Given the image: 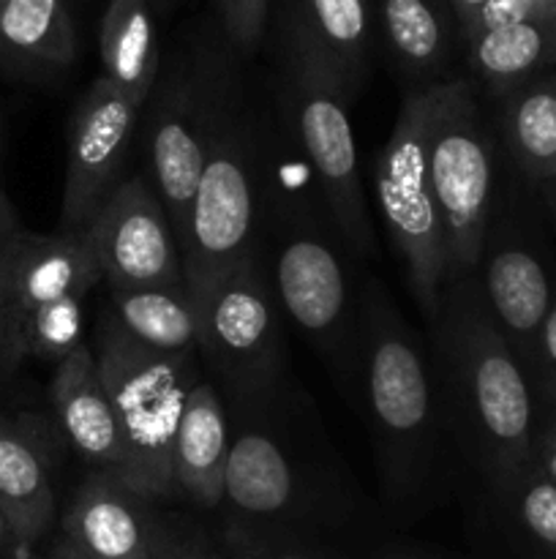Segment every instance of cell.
I'll list each match as a JSON object with an SVG mask.
<instances>
[{
	"label": "cell",
	"mask_w": 556,
	"mask_h": 559,
	"mask_svg": "<svg viewBox=\"0 0 556 559\" xmlns=\"http://www.w3.org/2000/svg\"><path fill=\"white\" fill-rule=\"evenodd\" d=\"M347 251L311 169L278 120H267L256 260L287 322L352 388L358 382L360 289Z\"/></svg>",
	"instance_id": "cell-1"
},
{
	"label": "cell",
	"mask_w": 556,
	"mask_h": 559,
	"mask_svg": "<svg viewBox=\"0 0 556 559\" xmlns=\"http://www.w3.org/2000/svg\"><path fill=\"white\" fill-rule=\"evenodd\" d=\"M431 325V366L442 418L496 497L532 464L537 391L505 342L478 273L450 278Z\"/></svg>",
	"instance_id": "cell-2"
},
{
	"label": "cell",
	"mask_w": 556,
	"mask_h": 559,
	"mask_svg": "<svg viewBox=\"0 0 556 559\" xmlns=\"http://www.w3.org/2000/svg\"><path fill=\"white\" fill-rule=\"evenodd\" d=\"M358 382L382 489L412 502L431 489L445 418L431 355L376 278L360 287Z\"/></svg>",
	"instance_id": "cell-3"
},
{
	"label": "cell",
	"mask_w": 556,
	"mask_h": 559,
	"mask_svg": "<svg viewBox=\"0 0 556 559\" xmlns=\"http://www.w3.org/2000/svg\"><path fill=\"white\" fill-rule=\"evenodd\" d=\"M273 14L278 126L314 175L347 249L354 257L374 254V227L349 120L352 96L314 36L276 5Z\"/></svg>",
	"instance_id": "cell-4"
},
{
	"label": "cell",
	"mask_w": 556,
	"mask_h": 559,
	"mask_svg": "<svg viewBox=\"0 0 556 559\" xmlns=\"http://www.w3.org/2000/svg\"><path fill=\"white\" fill-rule=\"evenodd\" d=\"M240 87L238 52L218 25L213 33H196L169 66L161 60L156 85L142 107L147 118V180L172 218L180 254L202 167Z\"/></svg>",
	"instance_id": "cell-5"
},
{
	"label": "cell",
	"mask_w": 556,
	"mask_h": 559,
	"mask_svg": "<svg viewBox=\"0 0 556 559\" xmlns=\"http://www.w3.org/2000/svg\"><path fill=\"white\" fill-rule=\"evenodd\" d=\"M93 358L109 393L129 459V489L147 502L174 497L172 451L191 391L200 385V353L145 347L107 309L93 333Z\"/></svg>",
	"instance_id": "cell-6"
},
{
	"label": "cell",
	"mask_w": 556,
	"mask_h": 559,
	"mask_svg": "<svg viewBox=\"0 0 556 559\" xmlns=\"http://www.w3.org/2000/svg\"><path fill=\"white\" fill-rule=\"evenodd\" d=\"M265 123L240 87L218 126L189 211L183 267L191 293L256 257Z\"/></svg>",
	"instance_id": "cell-7"
},
{
	"label": "cell",
	"mask_w": 556,
	"mask_h": 559,
	"mask_svg": "<svg viewBox=\"0 0 556 559\" xmlns=\"http://www.w3.org/2000/svg\"><path fill=\"white\" fill-rule=\"evenodd\" d=\"M425 153L445 227L447 282L472 276L496 211V147L469 76L425 87Z\"/></svg>",
	"instance_id": "cell-8"
},
{
	"label": "cell",
	"mask_w": 556,
	"mask_h": 559,
	"mask_svg": "<svg viewBox=\"0 0 556 559\" xmlns=\"http://www.w3.org/2000/svg\"><path fill=\"white\" fill-rule=\"evenodd\" d=\"M191 298L200 317V355L227 409L276 402L287 369V317L259 260L223 273Z\"/></svg>",
	"instance_id": "cell-9"
},
{
	"label": "cell",
	"mask_w": 556,
	"mask_h": 559,
	"mask_svg": "<svg viewBox=\"0 0 556 559\" xmlns=\"http://www.w3.org/2000/svg\"><path fill=\"white\" fill-rule=\"evenodd\" d=\"M374 189L390 243L403 262L409 293L431 322L450 262L425 153V87L403 93L390 140L376 156Z\"/></svg>",
	"instance_id": "cell-10"
},
{
	"label": "cell",
	"mask_w": 556,
	"mask_h": 559,
	"mask_svg": "<svg viewBox=\"0 0 556 559\" xmlns=\"http://www.w3.org/2000/svg\"><path fill=\"white\" fill-rule=\"evenodd\" d=\"M232 424L223 506L234 522L278 527L322 506V469L278 420V399L259 407L227 409Z\"/></svg>",
	"instance_id": "cell-11"
},
{
	"label": "cell",
	"mask_w": 556,
	"mask_h": 559,
	"mask_svg": "<svg viewBox=\"0 0 556 559\" xmlns=\"http://www.w3.org/2000/svg\"><path fill=\"white\" fill-rule=\"evenodd\" d=\"M140 115V104L104 76L93 80L82 93L69 120V156L60 200L63 233H85L120 189Z\"/></svg>",
	"instance_id": "cell-12"
},
{
	"label": "cell",
	"mask_w": 556,
	"mask_h": 559,
	"mask_svg": "<svg viewBox=\"0 0 556 559\" xmlns=\"http://www.w3.org/2000/svg\"><path fill=\"white\" fill-rule=\"evenodd\" d=\"M85 233L109 289L189 284L172 218L145 175L125 178Z\"/></svg>",
	"instance_id": "cell-13"
},
{
	"label": "cell",
	"mask_w": 556,
	"mask_h": 559,
	"mask_svg": "<svg viewBox=\"0 0 556 559\" xmlns=\"http://www.w3.org/2000/svg\"><path fill=\"white\" fill-rule=\"evenodd\" d=\"M478 278L496 328L534 385L537 338L556 298V284L527 235L496 211L485 233Z\"/></svg>",
	"instance_id": "cell-14"
},
{
	"label": "cell",
	"mask_w": 556,
	"mask_h": 559,
	"mask_svg": "<svg viewBox=\"0 0 556 559\" xmlns=\"http://www.w3.org/2000/svg\"><path fill=\"white\" fill-rule=\"evenodd\" d=\"M3 251L5 311L14 317L47 304L80 298L101 278L87 233H16L0 246Z\"/></svg>",
	"instance_id": "cell-15"
},
{
	"label": "cell",
	"mask_w": 556,
	"mask_h": 559,
	"mask_svg": "<svg viewBox=\"0 0 556 559\" xmlns=\"http://www.w3.org/2000/svg\"><path fill=\"white\" fill-rule=\"evenodd\" d=\"M376 38L407 91L458 76L461 27L450 0H371Z\"/></svg>",
	"instance_id": "cell-16"
},
{
	"label": "cell",
	"mask_w": 556,
	"mask_h": 559,
	"mask_svg": "<svg viewBox=\"0 0 556 559\" xmlns=\"http://www.w3.org/2000/svg\"><path fill=\"white\" fill-rule=\"evenodd\" d=\"M49 402L60 431L76 456L96 473H107L129 486V459L118 415L98 374L90 344H80L69 358L55 366Z\"/></svg>",
	"instance_id": "cell-17"
},
{
	"label": "cell",
	"mask_w": 556,
	"mask_h": 559,
	"mask_svg": "<svg viewBox=\"0 0 556 559\" xmlns=\"http://www.w3.org/2000/svg\"><path fill=\"white\" fill-rule=\"evenodd\" d=\"M150 502L107 473L87 475L71 497L60 535L98 559H153Z\"/></svg>",
	"instance_id": "cell-18"
},
{
	"label": "cell",
	"mask_w": 556,
	"mask_h": 559,
	"mask_svg": "<svg viewBox=\"0 0 556 559\" xmlns=\"http://www.w3.org/2000/svg\"><path fill=\"white\" fill-rule=\"evenodd\" d=\"M55 489L49 459L27 418L0 413V513L16 549L27 551L52 527Z\"/></svg>",
	"instance_id": "cell-19"
},
{
	"label": "cell",
	"mask_w": 556,
	"mask_h": 559,
	"mask_svg": "<svg viewBox=\"0 0 556 559\" xmlns=\"http://www.w3.org/2000/svg\"><path fill=\"white\" fill-rule=\"evenodd\" d=\"M229 442H232V424H229L227 404L216 385L200 382L191 391L174 437V495H183L191 506L205 511L221 508Z\"/></svg>",
	"instance_id": "cell-20"
},
{
	"label": "cell",
	"mask_w": 556,
	"mask_h": 559,
	"mask_svg": "<svg viewBox=\"0 0 556 559\" xmlns=\"http://www.w3.org/2000/svg\"><path fill=\"white\" fill-rule=\"evenodd\" d=\"M76 60L69 0H0V66L22 76L60 74Z\"/></svg>",
	"instance_id": "cell-21"
},
{
	"label": "cell",
	"mask_w": 556,
	"mask_h": 559,
	"mask_svg": "<svg viewBox=\"0 0 556 559\" xmlns=\"http://www.w3.org/2000/svg\"><path fill=\"white\" fill-rule=\"evenodd\" d=\"M298 20L336 66L349 96L371 80L376 52V25L371 0H278L273 3Z\"/></svg>",
	"instance_id": "cell-22"
},
{
	"label": "cell",
	"mask_w": 556,
	"mask_h": 559,
	"mask_svg": "<svg viewBox=\"0 0 556 559\" xmlns=\"http://www.w3.org/2000/svg\"><path fill=\"white\" fill-rule=\"evenodd\" d=\"M156 9L150 0H107L98 25L101 76L145 107L161 71Z\"/></svg>",
	"instance_id": "cell-23"
},
{
	"label": "cell",
	"mask_w": 556,
	"mask_h": 559,
	"mask_svg": "<svg viewBox=\"0 0 556 559\" xmlns=\"http://www.w3.org/2000/svg\"><path fill=\"white\" fill-rule=\"evenodd\" d=\"M469 80H478L496 98L537 80L556 63V20L516 22L491 27L463 44Z\"/></svg>",
	"instance_id": "cell-24"
},
{
	"label": "cell",
	"mask_w": 556,
	"mask_h": 559,
	"mask_svg": "<svg viewBox=\"0 0 556 559\" xmlns=\"http://www.w3.org/2000/svg\"><path fill=\"white\" fill-rule=\"evenodd\" d=\"M107 311L145 347L161 353H200V317L189 284L109 289Z\"/></svg>",
	"instance_id": "cell-25"
},
{
	"label": "cell",
	"mask_w": 556,
	"mask_h": 559,
	"mask_svg": "<svg viewBox=\"0 0 556 559\" xmlns=\"http://www.w3.org/2000/svg\"><path fill=\"white\" fill-rule=\"evenodd\" d=\"M501 136L532 183L556 180V74H543L501 96Z\"/></svg>",
	"instance_id": "cell-26"
},
{
	"label": "cell",
	"mask_w": 556,
	"mask_h": 559,
	"mask_svg": "<svg viewBox=\"0 0 556 559\" xmlns=\"http://www.w3.org/2000/svg\"><path fill=\"white\" fill-rule=\"evenodd\" d=\"M16 322H20L25 358L47 360V364L58 366L80 344H85V338H82L85 311H82L80 298L47 304L41 309H33L27 314L16 317Z\"/></svg>",
	"instance_id": "cell-27"
},
{
	"label": "cell",
	"mask_w": 556,
	"mask_h": 559,
	"mask_svg": "<svg viewBox=\"0 0 556 559\" xmlns=\"http://www.w3.org/2000/svg\"><path fill=\"white\" fill-rule=\"evenodd\" d=\"M516 516L518 527L543 551L556 557V484L527 469L516 486L501 497Z\"/></svg>",
	"instance_id": "cell-28"
},
{
	"label": "cell",
	"mask_w": 556,
	"mask_h": 559,
	"mask_svg": "<svg viewBox=\"0 0 556 559\" xmlns=\"http://www.w3.org/2000/svg\"><path fill=\"white\" fill-rule=\"evenodd\" d=\"M276 0H216L218 25L238 58H254L270 31Z\"/></svg>",
	"instance_id": "cell-29"
},
{
	"label": "cell",
	"mask_w": 556,
	"mask_h": 559,
	"mask_svg": "<svg viewBox=\"0 0 556 559\" xmlns=\"http://www.w3.org/2000/svg\"><path fill=\"white\" fill-rule=\"evenodd\" d=\"M227 549L234 559H316L298 544H287L273 533H265V527L234 522V519L227 527Z\"/></svg>",
	"instance_id": "cell-30"
},
{
	"label": "cell",
	"mask_w": 556,
	"mask_h": 559,
	"mask_svg": "<svg viewBox=\"0 0 556 559\" xmlns=\"http://www.w3.org/2000/svg\"><path fill=\"white\" fill-rule=\"evenodd\" d=\"M540 20H556V0H488L463 33V44L478 33L491 31V27Z\"/></svg>",
	"instance_id": "cell-31"
},
{
	"label": "cell",
	"mask_w": 556,
	"mask_h": 559,
	"mask_svg": "<svg viewBox=\"0 0 556 559\" xmlns=\"http://www.w3.org/2000/svg\"><path fill=\"white\" fill-rule=\"evenodd\" d=\"M534 391L540 404H556V298L537 338V360H534Z\"/></svg>",
	"instance_id": "cell-32"
},
{
	"label": "cell",
	"mask_w": 556,
	"mask_h": 559,
	"mask_svg": "<svg viewBox=\"0 0 556 559\" xmlns=\"http://www.w3.org/2000/svg\"><path fill=\"white\" fill-rule=\"evenodd\" d=\"M529 469L556 484V404H540Z\"/></svg>",
	"instance_id": "cell-33"
},
{
	"label": "cell",
	"mask_w": 556,
	"mask_h": 559,
	"mask_svg": "<svg viewBox=\"0 0 556 559\" xmlns=\"http://www.w3.org/2000/svg\"><path fill=\"white\" fill-rule=\"evenodd\" d=\"M153 559H218L202 540L191 535L172 533L167 524L156 519V538H153Z\"/></svg>",
	"instance_id": "cell-34"
},
{
	"label": "cell",
	"mask_w": 556,
	"mask_h": 559,
	"mask_svg": "<svg viewBox=\"0 0 556 559\" xmlns=\"http://www.w3.org/2000/svg\"><path fill=\"white\" fill-rule=\"evenodd\" d=\"M25 360V347H22L20 322L11 311H0V380H9Z\"/></svg>",
	"instance_id": "cell-35"
},
{
	"label": "cell",
	"mask_w": 556,
	"mask_h": 559,
	"mask_svg": "<svg viewBox=\"0 0 556 559\" xmlns=\"http://www.w3.org/2000/svg\"><path fill=\"white\" fill-rule=\"evenodd\" d=\"M485 3H488V0H450L452 14H456L458 27H461V41H463V33H467V27L472 25L474 16L485 9Z\"/></svg>",
	"instance_id": "cell-36"
},
{
	"label": "cell",
	"mask_w": 556,
	"mask_h": 559,
	"mask_svg": "<svg viewBox=\"0 0 556 559\" xmlns=\"http://www.w3.org/2000/svg\"><path fill=\"white\" fill-rule=\"evenodd\" d=\"M16 233H22L20 216H16L14 205H11V200L5 197V191L0 189V238H11V235Z\"/></svg>",
	"instance_id": "cell-37"
},
{
	"label": "cell",
	"mask_w": 556,
	"mask_h": 559,
	"mask_svg": "<svg viewBox=\"0 0 556 559\" xmlns=\"http://www.w3.org/2000/svg\"><path fill=\"white\" fill-rule=\"evenodd\" d=\"M49 559H98V557L87 555V551H82L80 546L71 544L69 538H63V535H60L58 544H55L52 551H49Z\"/></svg>",
	"instance_id": "cell-38"
},
{
	"label": "cell",
	"mask_w": 556,
	"mask_h": 559,
	"mask_svg": "<svg viewBox=\"0 0 556 559\" xmlns=\"http://www.w3.org/2000/svg\"><path fill=\"white\" fill-rule=\"evenodd\" d=\"M153 9H156V14H164V11L174 9L178 3H183V0H150Z\"/></svg>",
	"instance_id": "cell-39"
},
{
	"label": "cell",
	"mask_w": 556,
	"mask_h": 559,
	"mask_svg": "<svg viewBox=\"0 0 556 559\" xmlns=\"http://www.w3.org/2000/svg\"><path fill=\"white\" fill-rule=\"evenodd\" d=\"M5 540H11V544H14V538H11V530H9V522H5V516L0 513V546H3Z\"/></svg>",
	"instance_id": "cell-40"
},
{
	"label": "cell",
	"mask_w": 556,
	"mask_h": 559,
	"mask_svg": "<svg viewBox=\"0 0 556 559\" xmlns=\"http://www.w3.org/2000/svg\"><path fill=\"white\" fill-rule=\"evenodd\" d=\"M5 243V240H3ZM0 243V246H3ZM3 306H5V289H3V251H0V311H3Z\"/></svg>",
	"instance_id": "cell-41"
},
{
	"label": "cell",
	"mask_w": 556,
	"mask_h": 559,
	"mask_svg": "<svg viewBox=\"0 0 556 559\" xmlns=\"http://www.w3.org/2000/svg\"><path fill=\"white\" fill-rule=\"evenodd\" d=\"M543 189L548 191V202H551V205H554V211H556V180H554V183L543 186Z\"/></svg>",
	"instance_id": "cell-42"
},
{
	"label": "cell",
	"mask_w": 556,
	"mask_h": 559,
	"mask_svg": "<svg viewBox=\"0 0 556 559\" xmlns=\"http://www.w3.org/2000/svg\"><path fill=\"white\" fill-rule=\"evenodd\" d=\"M3 240H9V238H0V243H3Z\"/></svg>",
	"instance_id": "cell-43"
}]
</instances>
